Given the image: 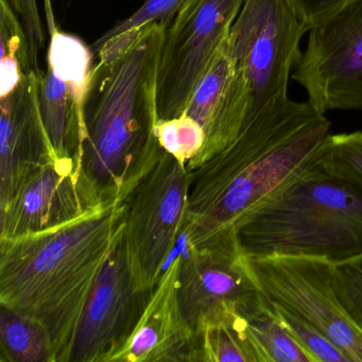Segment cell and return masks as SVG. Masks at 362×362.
Returning a JSON list of instances; mask_svg holds the SVG:
<instances>
[{
  "label": "cell",
  "mask_w": 362,
  "mask_h": 362,
  "mask_svg": "<svg viewBox=\"0 0 362 362\" xmlns=\"http://www.w3.org/2000/svg\"><path fill=\"white\" fill-rule=\"evenodd\" d=\"M151 290L135 289L122 228L86 300L67 362H114L132 334Z\"/></svg>",
  "instance_id": "obj_12"
},
{
  "label": "cell",
  "mask_w": 362,
  "mask_h": 362,
  "mask_svg": "<svg viewBox=\"0 0 362 362\" xmlns=\"http://www.w3.org/2000/svg\"><path fill=\"white\" fill-rule=\"evenodd\" d=\"M1 361L54 362L47 332L37 322L0 306Z\"/></svg>",
  "instance_id": "obj_18"
},
{
  "label": "cell",
  "mask_w": 362,
  "mask_h": 362,
  "mask_svg": "<svg viewBox=\"0 0 362 362\" xmlns=\"http://www.w3.org/2000/svg\"><path fill=\"white\" fill-rule=\"evenodd\" d=\"M274 307L288 332L315 362H351L346 354L313 324L277 305L274 304Z\"/></svg>",
  "instance_id": "obj_22"
},
{
  "label": "cell",
  "mask_w": 362,
  "mask_h": 362,
  "mask_svg": "<svg viewBox=\"0 0 362 362\" xmlns=\"http://www.w3.org/2000/svg\"><path fill=\"white\" fill-rule=\"evenodd\" d=\"M329 145V141H328ZM245 256H307L332 264L362 254V184L323 158L271 194L236 228Z\"/></svg>",
  "instance_id": "obj_4"
},
{
  "label": "cell",
  "mask_w": 362,
  "mask_h": 362,
  "mask_svg": "<svg viewBox=\"0 0 362 362\" xmlns=\"http://www.w3.org/2000/svg\"><path fill=\"white\" fill-rule=\"evenodd\" d=\"M124 201L69 223L0 240V306L43 326L54 362H67L90 291L124 228Z\"/></svg>",
  "instance_id": "obj_3"
},
{
  "label": "cell",
  "mask_w": 362,
  "mask_h": 362,
  "mask_svg": "<svg viewBox=\"0 0 362 362\" xmlns=\"http://www.w3.org/2000/svg\"><path fill=\"white\" fill-rule=\"evenodd\" d=\"M182 313L194 334L247 317L264 298L236 235L201 249H188L177 281Z\"/></svg>",
  "instance_id": "obj_7"
},
{
  "label": "cell",
  "mask_w": 362,
  "mask_h": 362,
  "mask_svg": "<svg viewBox=\"0 0 362 362\" xmlns=\"http://www.w3.org/2000/svg\"><path fill=\"white\" fill-rule=\"evenodd\" d=\"M328 160L337 173L362 184V132L330 135Z\"/></svg>",
  "instance_id": "obj_25"
},
{
  "label": "cell",
  "mask_w": 362,
  "mask_h": 362,
  "mask_svg": "<svg viewBox=\"0 0 362 362\" xmlns=\"http://www.w3.org/2000/svg\"><path fill=\"white\" fill-rule=\"evenodd\" d=\"M308 33L287 0H245L228 35L235 69L249 86L254 114L287 97ZM251 117V118H252Z\"/></svg>",
  "instance_id": "obj_6"
},
{
  "label": "cell",
  "mask_w": 362,
  "mask_h": 362,
  "mask_svg": "<svg viewBox=\"0 0 362 362\" xmlns=\"http://www.w3.org/2000/svg\"><path fill=\"white\" fill-rule=\"evenodd\" d=\"M183 256L165 269L152 288L141 317L114 362H194L196 334L177 298Z\"/></svg>",
  "instance_id": "obj_16"
},
{
  "label": "cell",
  "mask_w": 362,
  "mask_h": 362,
  "mask_svg": "<svg viewBox=\"0 0 362 362\" xmlns=\"http://www.w3.org/2000/svg\"><path fill=\"white\" fill-rule=\"evenodd\" d=\"M184 0H146L145 4L132 16L118 22L113 28L101 35L92 46L93 54L105 44L139 30L141 27L152 23H162L167 27L173 22L175 13Z\"/></svg>",
  "instance_id": "obj_23"
},
{
  "label": "cell",
  "mask_w": 362,
  "mask_h": 362,
  "mask_svg": "<svg viewBox=\"0 0 362 362\" xmlns=\"http://www.w3.org/2000/svg\"><path fill=\"white\" fill-rule=\"evenodd\" d=\"M330 135L309 101L284 97L254 114L230 145L188 171L187 249L236 235L258 205L323 158Z\"/></svg>",
  "instance_id": "obj_1"
},
{
  "label": "cell",
  "mask_w": 362,
  "mask_h": 362,
  "mask_svg": "<svg viewBox=\"0 0 362 362\" xmlns=\"http://www.w3.org/2000/svg\"><path fill=\"white\" fill-rule=\"evenodd\" d=\"M10 5L22 21L30 48V58L37 77L43 76L39 66V54L45 46L43 22L40 16L37 0H9Z\"/></svg>",
  "instance_id": "obj_26"
},
{
  "label": "cell",
  "mask_w": 362,
  "mask_h": 362,
  "mask_svg": "<svg viewBox=\"0 0 362 362\" xmlns=\"http://www.w3.org/2000/svg\"><path fill=\"white\" fill-rule=\"evenodd\" d=\"M245 327L256 362H315L288 332L266 294L245 317Z\"/></svg>",
  "instance_id": "obj_17"
},
{
  "label": "cell",
  "mask_w": 362,
  "mask_h": 362,
  "mask_svg": "<svg viewBox=\"0 0 362 362\" xmlns=\"http://www.w3.org/2000/svg\"><path fill=\"white\" fill-rule=\"evenodd\" d=\"M332 286L341 306L362 332V254L332 264Z\"/></svg>",
  "instance_id": "obj_24"
},
{
  "label": "cell",
  "mask_w": 362,
  "mask_h": 362,
  "mask_svg": "<svg viewBox=\"0 0 362 362\" xmlns=\"http://www.w3.org/2000/svg\"><path fill=\"white\" fill-rule=\"evenodd\" d=\"M245 0H184L166 28L158 77V119L179 117Z\"/></svg>",
  "instance_id": "obj_9"
},
{
  "label": "cell",
  "mask_w": 362,
  "mask_h": 362,
  "mask_svg": "<svg viewBox=\"0 0 362 362\" xmlns=\"http://www.w3.org/2000/svg\"><path fill=\"white\" fill-rule=\"evenodd\" d=\"M245 257L271 302L313 324L351 362H362V332L337 298L332 262L307 256Z\"/></svg>",
  "instance_id": "obj_8"
},
{
  "label": "cell",
  "mask_w": 362,
  "mask_h": 362,
  "mask_svg": "<svg viewBox=\"0 0 362 362\" xmlns=\"http://www.w3.org/2000/svg\"><path fill=\"white\" fill-rule=\"evenodd\" d=\"M187 169L163 149L158 162L124 199V243L135 289L151 290L183 235Z\"/></svg>",
  "instance_id": "obj_5"
},
{
  "label": "cell",
  "mask_w": 362,
  "mask_h": 362,
  "mask_svg": "<svg viewBox=\"0 0 362 362\" xmlns=\"http://www.w3.org/2000/svg\"><path fill=\"white\" fill-rule=\"evenodd\" d=\"M39 92L40 78L31 71L0 96V205L57 158L42 119Z\"/></svg>",
  "instance_id": "obj_15"
},
{
  "label": "cell",
  "mask_w": 362,
  "mask_h": 362,
  "mask_svg": "<svg viewBox=\"0 0 362 362\" xmlns=\"http://www.w3.org/2000/svg\"><path fill=\"white\" fill-rule=\"evenodd\" d=\"M307 31L329 20L353 0H287Z\"/></svg>",
  "instance_id": "obj_27"
},
{
  "label": "cell",
  "mask_w": 362,
  "mask_h": 362,
  "mask_svg": "<svg viewBox=\"0 0 362 362\" xmlns=\"http://www.w3.org/2000/svg\"><path fill=\"white\" fill-rule=\"evenodd\" d=\"M166 28L152 23L95 54L80 168L103 202L124 201L162 154L156 129Z\"/></svg>",
  "instance_id": "obj_2"
},
{
  "label": "cell",
  "mask_w": 362,
  "mask_h": 362,
  "mask_svg": "<svg viewBox=\"0 0 362 362\" xmlns=\"http://www.w3.org/2000/svg\"><path fill=\"white\" fill-rule=\"evenodd\" d=\"M293 79L320 113L362 110V0L308 31Z\"/></svg>",
  "instance_id": "obj_10"
},
{
  "label": "cell",
  "mask_w": 362,
  "mask_h": 362,
  "mask_svg": "<svg viewBox=\"0 0 362 362\" xmlns=\"http://www.w3.org/2000/svg\"><path fill=\"white\" fill-rule=\"evenodd\" d=\"M228 35L211 57L183 112L202 127L206 136L202 150L186 165L187 171L226 149L252 117L251 93L236 73Z\"/></svg>",
  "instance_id": "obj_14"
},
{
  "label": "cell",
  "mask_w": 362,
  "mask_h": 362,
  "mask_svg": "<svg viewBox=\"0 0 362 362\" xmlns=\"http://www.w3.org/2000/svg\"><path fill=\"white\" fill-rule=\"evenodd\" d=\"M194 362H256L245 332V317L201 330L196 336Z\"/></svg>",
  "instance_id": "obj_20"
},
{
  "label": "cell",
  "mask_w": 362,
  "mask_h": 362,
  "mask_svg": "<svg viewBox=\"0 0 362 362\" xmlns=\"http://www.w3.org/2000/svg\"><path fill=\"white\" fill-rule=\"evenodd\" d=\"M0 96H5L35 71L24 26L9 0H0Z\"/></svg>",
  "instance_id": "obj_19"
},
{
  "label": "cell",
  "mask_w": 362,
  "mask_h": 362,
  "mask_svg": "<svg viewBox=\"0 0 362 362\" xmlns=\"http://www.w3.org/2000/svg\"><path fill=\"white\" fill-rule=\"evenodd\" d=\"M73 158H54L0 205V240L58 228L103 204Z\"/></svg>",
  "instance_id": "obj_13"
},
{
  "label": "cell",
  "mask_w": 362,
  "mask_h": 362,
  "mask_svg": "<svg viewBox=\"0 0 362 362\" xmlns=\"http://www.w3.org/2000/svg\"><path fill=\"white\" fill-rule=\"evenodd\" d=\"M44 8L50 40L47 66L40 78V111L57 158H73L80 166L95 56L81 40L59 30L52 0H44Z\"/></svg>",
  "instance_id": "obj_11"
},
{
  "label": "cell",
  "mask_w": 362,
  "mask_h": 362,
  "mask_svg": "<svg viewBox=\"0 0 362 362\" xmlns=\"http://www.w3.org/2000/svg\"><path fill=\"white\" fill-rule=\"evenodd\" d=\"M156 135L165 151L184 166L202 150L205 132L202 127L186 114L168 120H158Z\"/></svg>",
  "instance_id": "obj_21"
}]
</instances>
